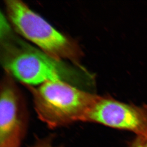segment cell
<instances>
[{
  "label": "cell",
  "instance_id": "8",
  "mask_svg": "<svg viewBox=\"0 0 147 147\" xmlns=\"http://www.w3.org/2000/svg\"><path fill=\"white\" fill-rule=\"evenodd\" d=\"M21 143L19 142H10L5 144L1 145L0 147H20Z\"/></svg>",
  "mask_w": 147,
  "mask_h": 147
},
{
  "label": "cell",
  "instance_id": "2",
  "mask_svg": "<svg viewBox=\"0 0 147 147\" xmlns=\"http://www.w3.org/2000/svg\"><path fill=\"white\" fill-rule=\"evenodd\" d=\"M25 86L32 95L38 117L53 129L82 122L98 96L63 81Z\"/></svg>",
  "mask_w": 147,
  "mask_h": 147
},
{
  "label": "cell",
  "instance_id": "5",
  "mask_svg": "<svg viewBox=\"0 0 147 147\" xmlns=\"http://www.w3.org/2000/svg\"><path fill=\"white\" fill-rule=\"evenodd\" d=\"M15 79L5 72L0 86V146L22 143L28 129L29 115L24 95Z\"/></svg>",
  "mask_w": 147,
  "mask_h": 147
},
{
  "label": "cell",
  "instance_id": "3",
  "mask_svg": "<svg viewBox=\"0 0 147 147\" xmlns=\"http://www.w3.org/2000/svg\"><path fill=\"white\" fill-rule=\"evenodd\" d=\"M5 5L9 20L18 34L53 58L83 68V51L75 40L56 29L23 1L6 0Z\"/></svg>",
  "mask_w": 147,
  "mask_h": 147
},
{
  "label": "cell",
  "instance_id": "6",
  "mask_svg": "<svg viewBox=\"0 0 147 147\" xmlns=\"http://www.w3.org/2000/svg\"><path fill=\"white\" fill-rule=\"evenodd\" d=\"M29 147H56L53 145V137L49 136L47 137L39 138L33 144Z\"/></svg>",
  "mask_w": 147,
  "mask_h": 147
},
{
  "label": "cell",
  "instance_id": "1",
  "mask_svg": "<svg viewBox=\"0 0 147 147\" xmlns=\"http://www.w3.org/2000/svg\"><path fill=\"white\" fill-rule=\"evenodd\" d=\"M5 18L1 22V61L5 72L24 85L48 82H66L85 90L93 77L85 69L58 60L13 33Z\"/></svg>",
  "mask_w": 147,
  "mask_h": 147
},
{
  "label": "cell",
  "instance_id": "4",
  "mask_svg": "<svg viewBox=\"0 0 147 147\" xmlns=\"http://www.w3.org/2000/svg\"><path fill=\"white\" fill-rule=\"evenodd\" d=\"M82 122L100 124L142 136L147 134V106L127 104L110 96L98 95Z\"/></svg>",
  "mask_w": 147,
  "mask_h": 147
},
{
  "label": "cell",
  "instance_id": "7",
  "mask_svg": "<svg viewBox=\"0 0 147 147\" xmlns=\"http://www.w3.org/2000/svg\"><path fill=\"white\" fill-rule=\"evenodd\" d=\"M129 147H147V134L142 136H137Z\"/></svg>",
  "mask_w": 147,
  "mask_h": 147
}]
</instances>
